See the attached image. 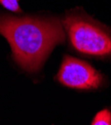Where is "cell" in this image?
Here are the masks:
<instances>
[{
	"instance_id": "obj_1",
	"label": "cell",
	"mask_w": 111,
	"mask_h": 125,
	"mask_svg": "<svg viewBox=\"0 0 111 125\" xmlns=\"http://www.w3.org/2000/svg\"><path fill=\"white\" fill-rule=\"evenodd\" d=\"M0 35L8 41L14 61L29 73L38 72L53 49L66 40L62 22L56 18L0 15Z\"/></svg>"
},
{
	"instance_id": "obj_4",
	"label": "cell",
	"mask_w": 111,
	"mask_h": 125,
	"mask_svg": "<svg viewBox=\"0 0 111 125\" xmlns=\"http://www.w3.org/2000/svg\"><path fill=\"white\" fill-rule=\"evenodd\" d=\"M91 125H111V111L109 109H102L93 117Z\"/></svg>"
},
{
	"instance_id": "obj_5",
	"label": "cell",
	"mask_w": 111,
	"mask_h": 125,
	"mask_svg": "<svg viewBox=\"0 0 111 125\" xmlns=\"http://www.w3.org/2000/svg\"><path fill=\"white\" fill-rule=\"evenodd\" d=\"M0 4L13 12H21L18 0H0Z\"/></svg>"
},
{
	"instance_id": "obj_2",
	"label": "cell",
	"mask_w": 111,
	"mask_h": 125,
	"mask_svg": "<svg viewBox=\"0 0 111 125\" xmlns=\"http://www.w3.org/2000/svg\"><path fill=\"white\" fill-rule=\"evenodd\" d=\"M62 26L76 52L95 58L111 56V33L104 26L79 14L67 15Z\"/></svg>"
},
{
	"instance_id": "obj_3",
	"label": "cell",
	"mask_w": 111,
	"mask_h": 125,
	"mask_svg": "<svg viewBox=\"0 0 111 125\" xmlns=\"http://www.w3.org/2000/svg\"><path fill=\"white\" fill-rule=\"evenodd\" d=\"M57 80L67 87L74 89H96L103 83V75L88 62L65 56Z\"/></svg>"
}]
</instances>
